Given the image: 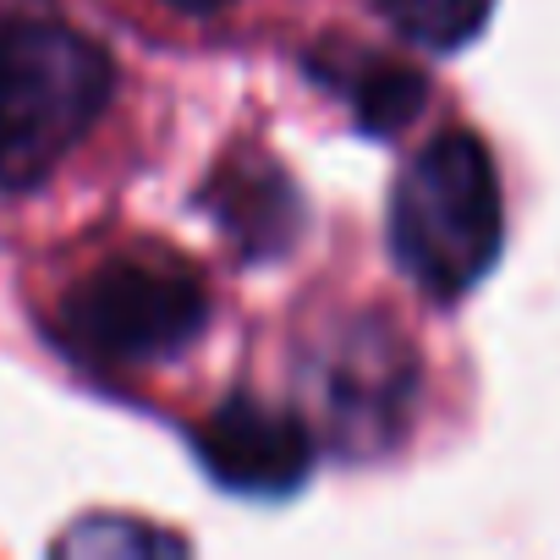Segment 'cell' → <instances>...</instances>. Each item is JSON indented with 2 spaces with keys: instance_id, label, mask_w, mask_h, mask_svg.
<instances>
[{
  "instance_id": "6da1fadb",
  "label": "cell",
  "mask_w": 560,
  "mask_h": 560,
  "mask_svg": "<svg viewBox=\"0 0 560 560\" xmlns=\"http://www.w3.org/2000/svg\"><path fill=\"white\" fill-rule=\"evenodd\" d=\"M116 100V61L100 39L18 18L0 28V192H39Z\"/></svg>"
},
{
  "instance_id": "7a4b0ae2",
  "label": "cell",
  "mask_w": 560,
  "mask_h": 560,
  "mask_svg": "<svg viewBox=\"0 0 560 560\" xmlns=\"http://www.w3.org/2000/svg\"><path fill=\"white\" fill-rule=\"evenodd\" d=\"M505 242V203L494 160L478 138L445 132L423 143L390 192V253L434 303L467 298L494 269Z\"/></svg>"
},
{
  "instance_id": "3957f363",
  "label": "cell",
  "mask_w": 560,
  "mask_h": 560,
  "mask_svg": "<svg viewBox=\"0 0 560 560\" xmlns=\"http://www.w3.org/2000/svg\"><path fill=\"white\" fill-rule=\"evenodd\" d=\"M209 325L203 275L165 247H121L83 269L61 308L56 330L67 352L100 369H149L187 352Z\"/></svg>"
},
{
  "instance_id": "277c9868",
  "label": "cell",
  "mask_w": 560,
  "mask_h": 560,
  "mask_svg": "<svg viewBox=\"0 0 560 560\" xmlns=\"http://www.w3.org/2000/svg\"><path fill=\"white\" fill-rule=\"evenodd\" d=\"M303 396L314 434L352 462L385 456L418 401L412 341L380 314H347L303 352Z\"/></svg>"
},
{
  "instance_id": "5b68a950",
  "label": "cell",
  "mask_w": 560,
  "mask_h": 560,
  "mask_svg": "<svg viewBox=\"0 0 560 560\" xmlns=\"http://www.w3.org/2000/svg\"><path fill=\"white\" fill-rule=\"evenodd\" d=\"M314 440L319 434L303 412H287L258 396H231L192 429V451L203 472L242 500L298 494L314 467Z\"/></svg>"
},
{
  "instance_id": "8992f818",
  "label": "cell",
  "mask_w": 560,
  "mask_h": 560,
  "mask_svg": "<svg viewBox=\"0 0 560 560\" xmlns=\"http://www.w3.org/2000/svg\"><path fill=\"white\" fill-rule=\"evenodd\" d=\"M198 203L242 247V258H280L303 231V192L264 154H231L214 165Z\"/></svg>"
},
{
  "instance_id": "52a82bcc",
  "label": "cell",
  "mask_w": 560,
  "mask_h": 560,
  "mask_svg": "<svg viewBox=\"0 0 560 560\" xmlns=\"http://www.w3.org/2000/svg\"><path fill=\"white\" fill-rule=\"evenodd\" d=\"M308 67H314V78L325 89H336L352 105L358 127L374 132V138L401 132L429 105L423 72H412V67H401L390 56H374V50H319Z\"/></svg>"
},
{
  "instance_id": "ba28073f",
  "label": "cell",
  "mask_w": 560,
  "mask_h": 560,
  "mask_svg": "<svg viewBox=\"0 0 560 560\" xmlns=\"http://www.w3.org/2000/svg\"><path fill=\"white\" fill-rule=\"evenodd\" d=\"M385 23L407 39V45H423V50H462L472 45L489 18H494V0H380Z\"/></svg>"
},
{
  "instance_id": "9c48e42d",
  "label": "cell",
  "mask_w": 560,
  "mask_h": 560,
  "mask_svg": "<svg viewBox=\"0 0 560 560\" xmlns=\"http://www.w3.org/2000/svg\"><path fill=\"white\" fill-rule=\"evenodd\" d=\"M187 538L138 516H83L56 538V555H182Z\"/></svg>"
},
{
  "instance_id": "30bf717a",
  "label": "cell",
  "mask_w": 560,
  "mask_h": 560,
  "mask_svg": "<svg viewBox=\"0 0 560 560\" xmlns=\"http://www.w3.org/2000/svg\"><path fill=\"white\" fill-rule=\"evenodd\" d=\"M39 12H50V0H0V28L18 18H39Z\"/></svg>"
},
{
  "instance_id": "8fae6325",
  "label": "cell",
  "mask_w": 560,
  "mask_h": 560,
  "mask_svg": "<svg viewBox=\"0 0 560 560\" xmlns=\"http://www.w3.org/2000/svg\"><path fill=\"white\" fill-rule=\"evenodd\" d=\"M171 12H187V18H214L225 7H236V0H165Z\"/></svg>"
}]
</instances>
